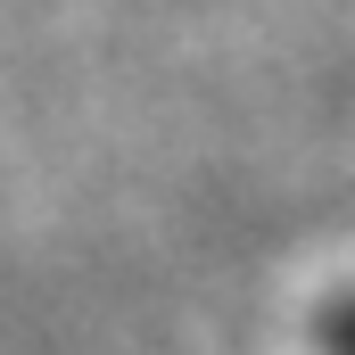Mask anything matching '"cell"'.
<instances>
[{
  "mask_svg": "<svg viewBox=\"0 0 355 355\" xmlns=\"http://www.w3.org/2000/svg\"><path fill=\"white\" fill-rule=\"evenodd\" d=\"M322 347H331V355H355V297H339V306L322 314Z\"/></svg>",
  "mask_w": 355,
  "mask_h": 355,
  "instance_id": "1",
  "label": "cell"
}]
</instances>
